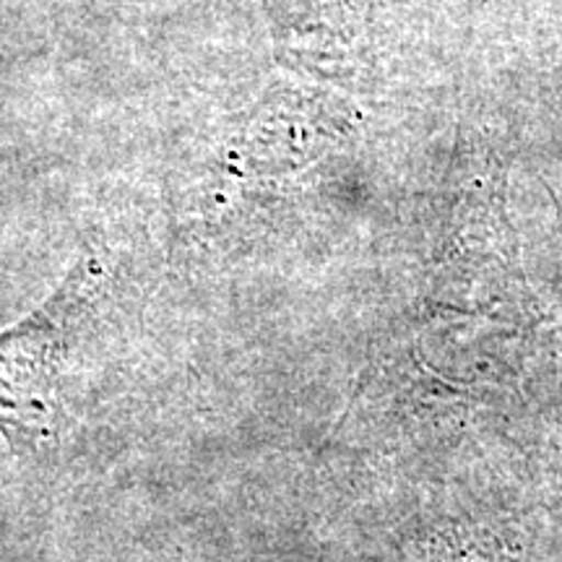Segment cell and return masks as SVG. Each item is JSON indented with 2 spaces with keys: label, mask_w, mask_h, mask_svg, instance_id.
I'll use <instances>...</instances> for the list:
<instances>
[{
  "label": "cell",
  "mask_w": 562,
  "mask_h": 562,
  "mask_svg": "<svg viewBox=\"0 0 562 562\" xmlns=\"http://www.w3.org/2000/svg\"><path fill=\"white\" fill-rule=\"evenodd\" d=\"M89 302L76 266L45 305L0 331V435L16 456L53 453L70 425L68 370Z\"/></svg>",
  "instance_id": "obj_1"
}]
</instances>
